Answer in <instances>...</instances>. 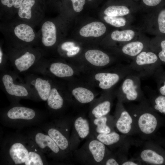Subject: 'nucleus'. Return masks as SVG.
Instances as JSON below:
<instances>
[{"label": "nucleus", "mask_w": 165, "mask_h": 165, "mask_svg": "<svg viewBox=\"0 0 165 165\" xmlns=\"http://www.w3.org/2000/svg\"><path fill=\"white\" fill-rule=\"evenodd\" d=\"M130 109L129 112L134 119L137 132L145 135L154 133L158 122L149 102L145 98Z\"/></svg>", "instance_id": "f257e3e1"}, {"label": "nucleus", "mask_w": 165, "mask_h": 165, "mask_svg": "<svg viewBox=\"0 0 165 165\" xmlns=\"http://www.w3.org/2000/svg\"><path fill=\"white\" fill-rule=\"evenodd\" d=\"M160 62L154 52L144 50L129 64L133 73L139 76L141 79H145L154 75L161 67Z\"/></svg>", "instance_id": "f03ea898"}, {"label": "nucleus", "mask_w": 165, "mask_h": 165, "mask_svg": "<svg viewBox=\"0 0 165 165\" xmlns=\"http://www.w3.org/2000/svg\"><path fill=\"white\" fill-rule=\"evenodd\" d=\"M141 79L132 72L124 78L118 92L119 102L141 101L145 98L141 87Z\"/></svg>", "instance_id": "7ed1b4c3"}, {"label": "nucleus", "mask_w": 165, "mask_h": 165, "mask_svg": "<svg viewBox=\"0 0 165 165\" xmlns=\"http://www.w3.org/2000/svg\"><path fill=\"white\" fill-rule=\"evenodd\" d=\"M133 72L130 64L125 66L118 72H101L97 73L95 79L99 82V85L104 90H108L123 78Z\"/></svg>", "instance_id": "20e7f679"}, {"label": "nucleus", "mask_w": 165, "mask_h": 165, "mask_svg": "<svg viewBox=\"0 0 165 165\" xmlns=\"http://www.w3.org/2000/svg\"><path fill=\"white\" fill-rule=\"evenodd\" d=\"M118 117L116 127L117 130L124 135H130L137 132L134 119L124 107L119 102L118 105Z\"/></svg>", "instance_id": "39448f33"}, {"label": "nucleus", "mask_w": 165, "mask_h": 165, "mask_svg": "<svg viewBox=\"0 0 165 165\" xmlns=\"http://www.w3.org/2000/svg\"><path fill=\"white\" fill-rule=\"evenodd\" d=\"M2 82L6 93L14 97L28 98L32 92L29 87L15 82L12 75L9 73H5L3 74Z\"/></svg>", "instance_id": "423d86ee"}, {"label": "nucleus", "mask_w": 165, "mask_h": 165, "mask_svg": "<svg viewBox=\"0 0 165 165\" xmlns=\"http://www.w3.org/2000/svg\"><path fill=\"white\" fill-rule=\"evenodd\" d=\"M37 58L34 52L27 50L15 57L12 61L15 70L20 73H24L35 65Z\"/></svg>", "instance_id": "0eeeda50"}, {"label": "nucleus", "mask_w": 165, "mask_h": 165, "mask_svg": "<svg viewBox=\"0 0 165 165\" xmlns=\"http://www.w3.org/2000/svg\"><path fill=\"white\" fill-rule=\"evenodd\" d=\"M28 82V86L31 91L33 89V92H35L41 100L47 101L52 86L48 79L41 77H34Z\"/></svg>", "instance_id": "6e6552de"}, {"label": "nucleus", "mask_w": 165, "mask_h": 165, "mask_svg": "<svg viewBox=\"0 0 165 165\" xmlns=\"http://www.w3.org/2000/svg\"><path fill=\"white\" fill-rule=\"evenodd\" d=\"M6 117L14 121H29L35 119L36 116V111L29 108L20 106H13L6 112Z\"/></svg>", "instance_id": "1a4fd4ad"}, {"label": "nucleus", "mask_w": 165, "mask_h": 165, "mask_svg": "<svg viewBox=\"0 0 165 165\" xmlns=\"http://www.w3.org/2000/svg\"><path fill=\"white\" fill-rule=\"evenodd\" d=\"M29 150L23 142L15 141L10 145L8 155L10 160L16 165L24 164Z\"/></svg>", "instance_id": "9d476101"}, {"label": "nucleus", "mask_w": 165, "mask_h": 165, "mask_svg": "<svg viewBox=\"0 0 165 165\" xmlns=\"http://www.w3.org/2000/svg\"><path fill=\"white\" fill-rule=\"evenodd\" d=\"M138 158L142 162L150 165L163 164L164 159L153 148L151 144H147L140 152Z\"/></svg>", "instance_id": "9b49d317"}, {"label": "nucleus", "mask_w": 165, "mask_h": 165, "mask_svg": "<svg viewBox=\"0 0 165 165\" xmlns=\"http://www.w3.org/2000/svg\"><path fill=\"white\" fill-rule=\"evenodd\" d=\"M33 140L36 145L42 150H50L56 154L60 151L57 144L47 134L38 132L35 134Z\"/></svg>", "instance_id": "f8f14e48"}, {"label": "nucleus", "mask_w": 165, "mask_h": 165, "mask_svg": "<svg viewBox=\"0 0 165 165\" xmlns=\"http://www.w3.org/2000/svg\"><path fill=\"white\" fill-rule=\"evenodd\" d=\"M42 42L46 47H50L54 45L57 40V30L55 24L47 21L42 25L41 28Z\"/></svg>", "instance_id": "ddd939ff"}, {"label": "nucleus", "mask_w": 165, "mask_h": 165, "mask_svg": "<svg viewBox=\"0 0 165 165\" xmlns=\"http://www.w3.org/2000/svg\"><path fill=\"white\" fill-rule=\"evenodd\" d=\"M85 57L86 60L90 64L97 67L107 65L110 62L108 55L99 50H88L86 52Z\"/></svg>", "instance_id": "4468645a"}, {"label": "nucleus", "mask_w": 165, "mask_h": 165, "mask_svg": "<svg viewBox=\"0 0 165 165\" xmlns=\"http://www.w3.org/2000/svg\"><path fill=\"white\" fill-rule=\"evenodd\" d=\"M106 28L102 23L95 21L83 26L79 31L80 35L84 37H98L105 32Z\"/></svg>", "instance_id": "2eb2a0df"}, {"label": "nucleus", "mask_w": 165, "mask_h": 165, "mask_svg": "<svg viewBox=\"0 0 165 165\" xmlns=\"http://www.w3.org/2000/svg\"><path fill=\"white\" fill-rule=\"evenodd\" d=\"M52 75L59 78H65L72 76L74 71L68 65L61 62L52 63L47 68Z\"/></svg>", "instance_id": "dca6fc26"}, {"label": "nucleus", "mask_w": 165, "mask_h": 165, "mask_svg": "<svg viewBox=\"0 0 165 165\" xmlns=\"http://www.w3.org/2000/svg\"><path fill=\"white\" fill-rule=\"evenodd\" d=\"M14 32L20 40L26 42H30L35 38V34L32 28L25 24L18 25L15 28Z\"/></svg>", "instance_id": "f3484780"}, {"label": "nucleus", "mask_w": 165, "mask_h": 165, "mask_svg": "<svg viewBox=\"0 0 165 165\" xmlns=\"http://www.w3.org/2000/svg\"><path fill=\"white\" fill-rule=\"evenodd\" d=\"M134 3V1L129 0L126 5H111L105 9L104 13L105 15L110 16H122L127 15L130 12V6Z\"/></svg>", "instance_id": "a211bd4d"}, {"label": "nucleus", "mask_w": 165, "mask_h": 165, "mask_svg": "<svg viewBox=\"0 0 165 165\" xmlns=\"http://www.w3.org/2000/svg\"><path fill=\"white\" fill-rule=\"evenodd\" d=\"M145 44L141 42L135 41L126 43L122 48V53L133 59L141 52L144 50Z\"/></svg>", "instance_id": "6ab92c4d"}, {"label": "nucleus", "mask_w": 165, "mask_h": 165, "mask_svg": "<svg viewBox=\"0 0 165 165\" xmlns=\"http://www.w3.org/2000/svg\"><path fill=\"white\" fill-rule=\"evenodd\" d=\"M105 145L98 140L91 141L89 144V150L95 161L101 162L103 159L105 152Z\"/></svg>", "instance_id": "aec40b11"}, {"label": "nucleus", "mask_w": 165, "mask_h": 165, "mask_svg": "<svg viewBox=\"0 0 165 165\" xmlns=\"http://www.w3.org/2000/svg\"><path fill=\"white\" fill-rule=\"evenodd\" d=\"M47 134L53 139L60 149L66 150L68 146V141L66 138L58 130L50 127L46 131Z\"/></svg>", "instance_id": "412c9836"}, {"label": "nucleus", "mask_w": 165, "mask_h": 165, "mask_svg": "<svg viewBox=\"0 0 165 165\" xmlns=\"http://www.w3.org/2000/svg\"><path fill=\"white\" fill-rule=\"evenodd\" d=\"M46 101L48 107L54 110L61 108L64 102L63 99L58 90L53 86Z\"/></svg>", "instance_id": "4be33fe9"}, {"label": "nucleus", "mask_w": 165, "mask_h": 165, "mask_svg": "<svg viewBox=\"0 0 165 165\" xmlns=\"http://www.w3.org/2000/svg\"><path fill=\"white\" fill-rule=\"evenodd\" d=\"M72 94L79 102L85 104L90 103L94 98V95L90 90L83 87H78L74 89Z\"/></svg>", "instance_id": "5701e85b"}, {"label": "nucleus", "mask_w": 165, "mask_h": 165, "mask_svg": "<svg viewBox=\"0 0 165 165\" xmlns=\"http://www.w3.org/2000/svg\"><path fill=\"white\" fill-rule=\"evenodd\" d=\"M125 138V136H122L113 131L107 134H99L97 136V140L107 145L116 144L121 140H123Z\"/></svg>", "instance_id": "b1692460"}, {"label": "nucleus", "mask_w": 165, "mask_h": 165, "mask_svg": "<svg viewBox=\"0 0 165 165\" xmlns=\"http://www.w3.org/2000/svg\"><path fill=\"white\" fill-rule=\"evenodd\" d=\"M74 127L79 136L81 138L86 137L90 132L88 121L81 117L78 118L74 122Z\"/></svg>", "instance_id": "393cba45"}, {"label": "nucleus", "mask_w": 165, "mask_h": 165, "mask_svg": "<svg viewBox=\"0 0 165 165\" xmlns=\"http://www.w3.org/2000/svg\"><path fill=\"white\" fill-rule=\"evenodd\" d=\"M135 33L130 29L119 31L116 30L111 34L112 39L115 41L120 42H127L130 41L134 37Z\"/></svg>", "instance_id": "a878e982"}, {"label": "nucleus", "mask_w": 165, "mask_h": 165, "mask_svg": "<svg viewBox=\"0 0 165 165\" xmlns=\"http://www.w3.org/2000/svg\"><path fill=\"white\" fill-rule=\"evenodd\" d=\"M35 3V0H24L18 9L19 17L27 20L30 19L32 16L31 9Z\"/></svg>", "instance_id": "bb28decb"}, {"label": "nucleus", "mask_w": 165, "mask_h": 165, "mask_svg": "<svg viewBox=\"0 0 165 165\" xmlns=\"http://www.w3.org/2000/svg\"><path fill=\"white\" fill-rule=\"evenodd\" d=\"M111 106V103L110 100H105L94 108L92 114L96 118L105 116L110 112Z\"/></svg>", "instance_id": "cd10ccee"}, {"label": "nucleus", "mask_w": 165, "mask_h": 165, "mask_svg": "<svg viewBox=\"0 0 165 165\" xmlns=\"http://www.w3.org/2000/svg\"><path fill=\"white\" fill-rule=\"evenodd\" d=\"M108 120L106 116L96 118L94 120V123L97 126L96 131L99 134H107L112 131L107 124Z\"/></svg>", "instance_id": "c85d7f7f"}, {"label": "nucleus", "mask_w": 165, "mask_h": 165, "mask_svg": "<svg viewBox=\"0 0 165 165\" xmlns=\"http://www.w3.org/2000/svg\"><path fill=\"white\" fill-rule=\"evenodd\" d=\"M42 155L35 151L29 150L25 165H43L45 164Z\"/></svg>", "instance_id": "c756f323"}, {"label": "nucleus", "mask_w": 165, "mask_h": 165, "mask_svg": "<svg viewBox=\"0 0 165 165\" xmlns=\"http://www.w3.org/2000/svg\"><path fill=\"white\" fill-rule=\"evenodd\" d=\"M157 84L159 93L165 96V71L159 68L154 75Z\"/></svg>", "instance_id": "7c9ffc66"}, {"label": "nucleus", "mask_w": 165, "mask_h": 165, "mask_svg": "<svg viewBox=\"0 0 165 165\" xmlns=\"http://www.w3.org/2000/svg\"><path fill=\"white\" fill-rule=\"evenodd\" d=\"M105 21L113 26L120 27L124 26L126 23V20L121 16H105L104 17Z\"/></svg>", "instance_id": "2f4dec72"}, {"label": "nucleus", "mask_w": 165, "mask_h": 165, "mask_svg": "<svg viewBox=\"0 0 165 165\" xmlns=\"http://www.w3.org/2000/svg\"><path fill=\"white\" fill-rule=\"evenodd\" d=\"M159 29L161 32L165 33V9L160 12L158 17Z\"/></svg>", "instance_id": "473e14b6"}, {"label": "nucleus", "mask_w": 165, "mask_h": 165, "mask_svg": "<svg viewBox=\"0 0 165 165\" xmlns=\"http://www.w3.org/2000/svg\"><path fill=\"white\" fill-rule=\"evenodd\" d=\"M24 0H1L2 3L7 7L10 8L13 6L19 9Z\"/></svg>", "instance_id": "72a5a7b5"}, {"label": "nucleus", "mask_w": 165, "mask_h": 165, "mask_svg": "<svg viewBox=\"0 0 165 165\" xmlns=\"http://www.w3.org/2000/svg\"><path fill=\"white\" fill-rule=\"evenodd\" d=\"M72 2L73 9L77 12H81L85 4V0H71Z\"/></svg>", "instance_id": "f704fd0d"}, {"label": "nucleus", "mask_w": 165, "mask_h": 165, "mask_svg": "<svg viewBox=\"0 0 165 165\" xmlns=\"http://www.w3.org/2000/svg\"><path fill=\"white\" fill-rule=\"evenodd\" d=\"M162 0H141L142 4L145 6L152 7L159 5Z\"/></svg>", "instance_id": "c9c22d12"}, {"label": "nucleus", "mask_w": 165, "mask_h": 165, "mask_svg": "<svg viewBox=\"0 0 165 165\" xmlns=\"http://www.w3.org/2000/svg\"><path fill=\"white\" fill-rule=\"evenodd\" d=\"M160 46L161 50L159 52L157 56L161 62L165 63V40L161 42Z\"/></svg>", "instance_id": "e433bc0d"}, {"label": "nucleus", "mask_w": 165, "mask_h": 165, "mask_svg": "<svg viewBox=\"0 0 165 165\" xmlns=\"http://www.w3.org/2000/svg\"><path fill=\"white\" fill-rule=\"evenodd\" d=\"M142 162L138 158L124 160L121 163L122 165H139L142 164Z\"/></svg>", "instance_id": "4c0bfd02"}, {"label": "nucleus", "mask_w": 165, "mask_h": 165, "mask_svg": "<svg viewBox=\"0 0 165 165\" xmlns=\"http://www.w3.org/2000/svg\"><path fill=\"white\" fill-rule=\"evenodd\" d=\"M75 46V44L73 42H66L62 44L61 48L63 50L67 52Z\"/></svg>", "instance_id": "58836bf2"}, {"label": "nucleus", "mask_w": 165, "mask_h": 165, "mask_svg": "<svg viewBox=\"0 0 165 165\" xmlns=\"http://www.w3.org/2000/svg\"><path fill=\"white\" fill-rule=\"evenodd\" d=\"M79 50L80 48L79 47L75 46L67 52V55L69 57L72 56L77 54L79 51Z\"/></svg>", "instance_id": "ea45409f"}, {"label": "nucleus", "mask_w": 165, "mask_h": 165, "mask_svg": "<svg viewBox=\"0 0 165 165\" xmlns=\"http://www.w3.org/2000/svg\"><path fill=\"white\" fill-rule=\"evenodd\" d=\"M105 164L106 165H119V163L115 158H110L106 160Z\"/></svg>", "instance_id": "a19ab883"}, {"label": "nucleus", "mask_w": 165, "mask_h": 165, "mask_svg": "<svg viewBox=\"0 0 165 165\" xmlns=\"http://www.w3.org/2000/svg\"><path fill=\"white\" fill-rule=\"evenodd\" d=\"M3 54L2 50V49L0 47V65L1 66L2 64V62L3 61Z\"/></svg>", "instance_id": "79ce46f5"}, {"label": "nucleus", "mask_w": 165, "mask_h": 165, "mask_svg": "<svg viewBox=\"0 0 165 165\" xmlns=\"http://www.w3.org/2000/svg\"><path fill=\"white\" fill-rule=\"evenodd\" d=\"M129 0L131 1H133L134 2V1H138L139 0Z\"/></svg>", "instance_id": "37998d69"}, {"label": "nucleus", "mask_w": 165, "mask_h": 165, "mask_svg": "<svg viewBox=\"0 0 165 165\" xmlns=\"http://www.w3.org/2000/svg\"><path fill=\"white\" fill-rule=\"evenodd\" d=\"M88 0V1H91L92 0Z\"/></svg>", "instance_id": "c03bdc74"}]
</instances>
